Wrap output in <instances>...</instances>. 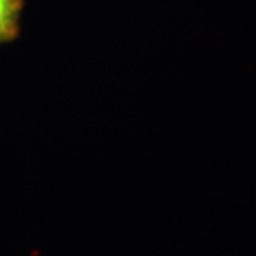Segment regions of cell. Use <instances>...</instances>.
Wrapping results in <instances>:
<instances>
[{
    "mask_svg": "<svg viewBox=\"0 0 256 256\" xmlns=\"http://www.w3.org/2000/svg\"><path fill=\"white\" fill-rule=\"evenodd\" d=\"M23 10L24 0H0V48L20 36Z\"/></svg>",
    "mask_w": 256,
    "mask_h": 256,
    "instance_id": "6da1fadb",
    "label": "cell"
}]
</instances>
